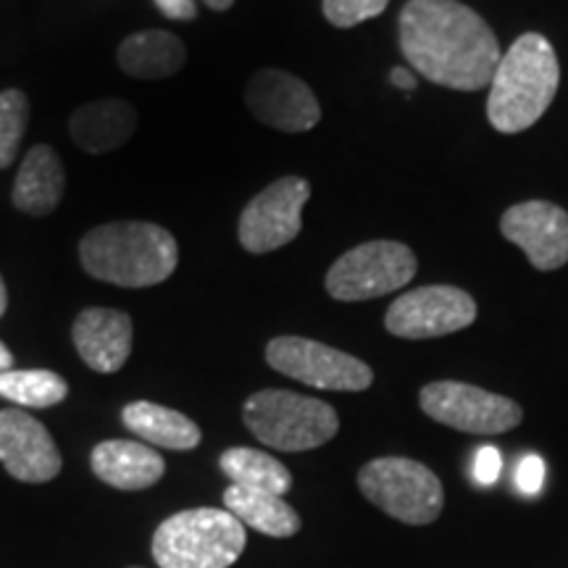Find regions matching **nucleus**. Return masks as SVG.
I'll use <instances>...</instances> for the list:
<instances>
[{
	"instance_id": "25",
	"label": "nucleus",
	"mask_w": 568,
	"mask_h": 568,
	"mask_svg": "<svg viewBox=\"0 0 568 568\" xmlns=\"http://www.w3.org/2000/svg\"><path fill=\"white\" fill-rule=\"evenodd\" d=\"M389 0H324V17L329 24L347 30V27L361 24L379 17L387 9Z\"/></svg>"
},
{
	"instance_id": "15",
	"label": "nucleus",
	"mask_w": 568,
	"mask_h": 568,
	"mask_svg": "<svg viewBox=\"0 0 568 568\" xmlns=\"http://www.w3.org/2000/svg\"><path fill=\"white\" fill-rule=\"evenodd\" d=\"M71 337L92 372L116 374L132 353V318L116 308H84Z\"/></svg>"
},
{
	"instance_id": "30",
	"label": "nucleus",
	"mask_w": 568,
	"mask_h": 568,
	"mask_svg": "<svg viewBox=\"0 0 568 568\" xmlns=\"http://www.w3.org/2000/svg\"><path fill=\"white\" fill-rule=\"evenodd\" d=\"M11 368H13V355H11L9 347L0 343V374L11 372Z\"/></svg>"
},
{
	"instance_id": "1",
	"label": "nucleus",
	"mask_w": 568,
	"mask_h": 568,
	"mask_svg": "<svg viewBox=\"0 0 568 568\" xmlns=\"http://www.w3.org/2000/svg\"><path fill=\"white\" fill-rule=\"evenodd\" d=\"M397 32L410 67L447 90L489 88L503 55L487 21L458 0H408Z\"/></svg>"
},
{
	"instance_id": "32",
	"label": "nucleus",
	"mask_w": 568,
	"mask_h": 568,
	"mask_svg": "<svg viewBox=\"0 0 568 568\" xmlns=\"http://www.w3.org/2000/svg\"><path fill=\"white\" fill-rule=\"evenodd\" d=\"M6 308H9V293H6V284H3V276H0V318H3Z\"/></svg>"
},
{
	"instance_id": "17",
	"label": "nucleus",
	"mask_w": 568,
	"mask_h": 568,
	"mask_svg": "<svg viewBox=\"0 0 568 568\" xmlns=\"http://www.w3.org/2000/svg\"><path fill=\"white\" fill-rule=\"evenodd\" d=\"M90 464L98 479L116 489H130V493L153 487L166 474V464L159 453L132 439H105L95 445Z\"/></svg>"
},
{
	"instance_id": "7",
	"label": "nucleus",
	"mask_w": 568,
	"mask_h": 568,
	"mask_svg": "<svg viewBox=\"0 0 568 568\" xmlns=\"http://www.w3.org/2000/svg\"><path fill=\"white\" fill-rule=\"evenodd\" d=\"M416 255L408 245L395 240H372L355 245L332 264L326 272V293L343 303L372 301L406 287L416 276Z\"/></svg>"
},
{
	"instance_id": "2",
	"label": "nucleus",
	"mask_w": 568,
	"mask_h": 568,
	"mask_svg": "<svg viewBox=\"0 0 568 568\" xmlns=\"http://www.w3.org/2000/svg\"><path fill=\"white\" fill-rule=\"evenodd\" d=\"M560 84L556 48L537 32L521 34L497 61L489 82L487 119L497 132L518 134L550 109Z\"/></svg>"
},
{
	"instance_id": "19",
	"label": "nucleus",
	"mask_w": 568,
	"mask_h": 568,
	"mask_svg": "<svg viewBox=\"0 0 568 568\" xmlns=\"http://www.w3.org/2000/svg\"><path fill=\"white\" fill-rule=\"evenodd\" d=\"M116 61L124 74L138 77V80H163L184 67L187 48L172 32H134L119 45Z\"/></svg>"
},
{
	"instance_id": "8",
	"label": "nucleus",
	"mask_w": 568,
	"mask_h": 568,
	"mask_svg": "<svg viewBox=\"0 0 568 568\" xmlns=\"http://www.w3.org/2000/svg\"><path fill=\"white\" fill-rule=\"evenodd\" d=\"M266 361L274 372L316 389L364 393L374 382L372 366L361 358L305 337L272 339L266 345Z\"/></svg>"
},
{
	"instance_id": "31",
	"label": "nucleus",
	"mask_w": 568,
	"mask_h": 568,
	"mask_svg": "<svg viewBox=\"0 0 568 568\" xmlns=\"http://www.w3.org/2000/svg\"><path fill=\"white\" fill-rule=\"evenodd\" d=\"M203 3L209 6V9H213V11H226V9H232L234 0H203Z\"/></svg>"
},
{
	"instance_id": "5",
	"label": "nucleus",
	"mask_w": 568,
	"mask_h": 568,
	"mask_svg": "<svg viewBox=\"0 0 568 568\" xmlns=\"http://www.w3.org/2000/svg\"><path fill=\"white\" fill-rule=\"evenodd\" d=\"M243 418L258 443L280 453L314 450L335 439L339 429V416L329 403L290 389H261L251 395Z\"/></svg>"
},
{
	"instance_id": "11",
	"label": "nucleus",
	"mask_w": 568,
	"mask_h": 568,
	"mask_svg": "<svg viewBox=\"0 0 568 568\" xmlns=\"http://www.w3.org/2000/svg\"><path fill=\"white\" fill-rule=\"evenodd\" d=\"M311 197V184L303 176H282L261 190L240 216L237 237L247 253H272L290 245L301 234L303 205Z\"/></svg>"
},
{
	"instance_id": "18",
	"label": "nucleus",
	"mask_w": 568,
	"mask_h": 568,
	"mask_svg": "<svg viewBox=\"0 0 568 568\" xmlns=\"http://www.w3.org/2000/svg\"><path fill=\"white\" fill-rule=\"evenodd\" d=\"M67 176L63 163L51 145H32L21 161L13 182V205L30 216H48L59 209Z\"/></svg>"
},
{
	"instance_id": "16",
	"label": "nucleus",
	"mask_w": 568,
	"mask_h": 568,
	"mask_svg": "<svg viewBox=\"0 0 568 568\" xmlns=\"http://www.w3.org/2000/svg\"><path fill=\"white\" fill-rule=\"evenodd\" d=\"M138 130V111L132 103L119 98H101L84 103L74 111L69 122L71 140L88 153H111L126 145Z\"/></svg>"
},
{
	"instance_id": "20",
	"label": "nucleus",
	"mask_w": 568,
	"mask_h": 568,
	"mask_svg": "<svg viewBox=\"0 0 568 568\" xmlns=\"http://www.w3.org/2000/svg\"><path fill=\"white\" fill-rule=\"evenodd\" d=\"M122 422L130 432L166 450H193L201 445V426L180 410L159 403L134 400L122 410Z\"/></svg>"
},
{
	"instance_id": "26",
	"label": "nucleus",
	"mask_w": 568,
	"mask_h": 568,
	"mask_svg": "<svg viewBox=\"0 0 568 568\" xmlns=\"http://www.w3.org/2000/svg\"><path fill=\"white\" fill-rule=\"evenodd\" d=\"M516 481L518 489L527 495H537L542 489L545 481V464L537 456H527L516 468Z\"/></svg>"
},
{
	"instance_id": "9",
	"label": "nucleus",
	"mask_w": 568,
	"mask_h": 568,
	"mask_svg": "<svg viewBox=\"0 0 568 568\" xmlns=\"http://www.w3.org/2000/svg\"><path fill=\"white\" fill-rule=\"evenodd\" d=\"M418 406L437 424L466 435H503L516 429L524 418L516 400L466 382H432L418 393Z\"/></svg>"
},
{
	"instance_id": "10",
	"label": "nucleus",
	"mask_w": 568,
	"mask_h": 568,
	"mask_svg": "<svg viewBox=\"0 0 568 568\" xmlns=\"http://www.w3.org/2000/svg\"><path fill=\"white\" fill-rule=\"evenodd\" d=\"M477 322V303L460 287L429 284L403 293L387 308L389 335L403 339H432L466 329Z\"/></svg>"
},
{
	"instance_id": "23",
	"label": "nucleus",
	"mask_w": 568,
	"mask_h": 568,
	"mask_svg": "<svg viewBox=\"0 0 568 568\" xmlns=\"http://www.w3.org/2000/svg\"><path fill=\"white\" fill-rule=\"evenodd\" d=\"M69 387L48 368H11L0 374V397L21 408H51L67 400Z\"/></svg>"
},
{
	"instance_id": "13",
	"label": "nucleus",
	"mask_w": 568,
	"mask_h": 568,
	"mask_svg": "<svg viewBox=\"0 0 568 568\" xmlns=\"http://www.w3.org/2000/svg\"><path fill=\"white\" fill-rule=\"evenodd\" d=\"M503 237L527 253L539 272H556L568 264V213L556 203H516L500 219Z\"/></svg>"
},
{
	"instance_id": "3",
	"label": "nucleus",
	"mask_w": 568,
	"mask_h": 568,
	"mask_svg": "<svg viewBox=\"0 0 568 568\" xmlns=\"http://www.w3.org/2000/svg\"><path fill=\"white\" fill-rule=\"evenodd\" d=\"M84 272L116 287H153L180 264L172 232L151 222H111L90 230L80 243Z\"/></svg>"
},
{
	"instance_id": "28",
	"label": "nucleus",
	"mask_w": 568,
	"mask_h": 568,
	"mask_svg": "<svg viewBox=\"0 0 568 568\" xmlns=\"http://www.w3.org/2000/svg\"><path fill=\"white\" fill-rule=\"evenodd\" d=\"M155 6H159L163 17L176 21H193L197 17L195 0H155Z\"/></svg>"
},
{
	"instance_id": "24",
	"label": "nucleus",
	"mask_w": 568,
	"mask_h": 568,
	"mask_svg": "<svg viewBox=\"0 0 568 568\" xmlns=\"http://www.w3.org/2000/svg\"><path fill=\"white\" fill-rule=\"evenodd\" d=\"M27 124H30V101L24 92H0V169H9L17 161Z\"/></svg>"
},
{
	"instance_id": "27",
	"label": "nucleus",
	"mask_w": 568,
	"mask_h": 568,
	"mask_svg": "<svg viewBox=\"0 0 568 568\" xmlns=\"http://www.w3.org/2000/svg\"><path fill=\"white\" fill-rule=\"evenodd\" d=\"M500 453H497L495 447H481L477 453V460H474V479H477L479 485H493L497 474H500Z\"/></svg>"
},
{
	"instance_id": "12",
	"label": "nucleus",
	"mask_w": 568,
	"mask_h": 568,
	"mask_svg": "<svg viewBox=\"0 0 568 568\" xmlns=\"http://www.w3.org/2000/svg\"><path fill=\"white\" fill-rule=\"evenodd\" d=\"M245 103L261 124L280 132H308L322 119V105L314 90L295 74L280 69L253 74L245 88Z\"/></svg>"
},
{
	"instance_id": "22",
	"label": "nucleus",
	"mask_w": 568,
	"mask_h": 568,
	"mask_svg": "<svg viewBox=\"0 0 568 568\" xmlns=\"http://www.w3.org/2000/svg\"><path fill=\"white\" fill-rule=\"evenodd\" d=\"M219 466L230 477L232 485L245 489H261V493L287 495L293 489V474L287 466L280 464L274 456L264 450H253V447H232L222 453Z\"/></svg>"
},
{
	"instance_id": "29",
	"label": "nucleus",
	"mask_w": 568,
	"mask_h": 568,
	"mask_svg": "<svg viewBox=\"0 0 568 568\" xmlns=\"http://www.w3.org/2000/svg\"><path fill=\"white\" fill-rule=\"evenodd\" d=\"M389 77H393V84H395V88H403V90H414V88H416V82H418L416 77L410 74L408 69H403V67L393 69V74H389Z\"/></svg>"
},
{
	"instance_id": "4",
	"label": "nucleus",
	"mask_w": 568,
	"mask_h": 568,
	"mask_svg": "<svg viewBox=\"0 0 568 568\" xmlns=\"http://www.w3.org/2000/svg\"><path fill=\"white\" fill-rule=\"evenodd\" d=\"M245 542V527L226 508L180 510L155 529L153 558L161 568H230Z\"/></svg>"
},
{
	"instance_id": "14",
	"label": "nucleus",
	"mask_w": 568,
	"mask_h": 568,
	"mask_svg": "<svg viewBox=\"0 0 568 568\" xmlns=\"http://www.w3.org/2000/svg\"><path fill=\"white\" fill-rule=\"evenodd\" d=\"M0 464L13 479L42 485L61 474V453L51 432L19 408L0 410Z\"/></svg>"
},
{
	"instance_id": "6",
	"label": "nucleus",
	"mask_w": 568,
	"mask_h": 568,
	"mask_svg": "<svg viewBox=\"0 0 568 568\" xmlns=\"http://www.w3.org/2000/svg\"><path fill=\"white\" fill-rule=\"evenodd\" d=\"M358 487L368 503L410 527L437 521L445 508L443 481L414 458H374L358 471Z\"/></svg>"
},
{
	"instance_id": "21",
	"label": "nucleus",
	"mask_w": 568,
	"mask_h": 568,
	"mask_svg": "<svg viewBox=\"0 0 568 568\" xmlns=\"http://www.w3.org/2000/svg\"><path fill=\"white\" fill-rule=\"evenodd\" d=\"M224 508L237 518L243 527H251L266 537H295L301 531V516L284 497L230 485L224 493Z\"/></svg>"
}]
</instances>
